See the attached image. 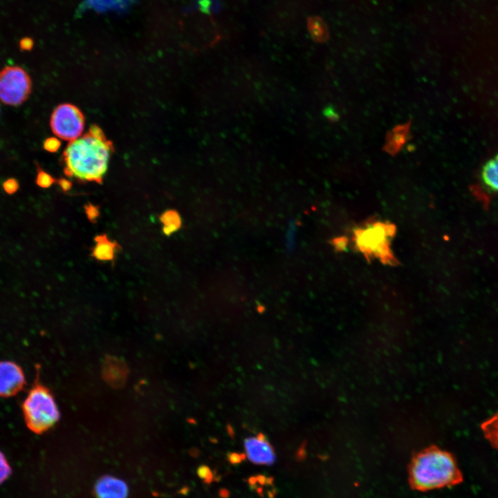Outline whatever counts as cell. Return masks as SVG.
Listing matches in <instances>:
<instances>
[{
  "mask_svg": "<svg viewBox=\"0 0 498 498\" xmlns=\"http://www.w3.org/2000/svg\"><path fill=\"white\" fill-rule=\"evenodd\" d=\"M112 149L106 138L90 133L71 141L63 155L66 175L83 181L102 182Z\"/></svg>",
  "mask_w": 498,
  "mask_h": 498,
  "instance_id": "1",
  "label": "cell"
},
{
  "mask_svg": "<svg viewBox=\"0 0 498 498\" xmlns=\"http://www.w3.org/2000/svg\"><path fill=\"white\" fill-rule=\"evenodd\" d=\"M463 480L453 456L436 448L427 449L417 454L409 468V485L420 491L453 486Z\"/></svg>",
  "mask_w": 498,
  "mask_h": 498,
  "instance_id": "2",
  "label": "cell"
},
{
  "mask_svg": "<svg viewBox=\"0 0 498 498\" xmlns=\"http://www.w3.org/2000/svg\"><path fill=\"white\" fill-rule=\"evenodd\" d=\"M23 412L28 428L38 434L49 430L59 418L52 394L41 385H35L28 392L23 403Z\"/></svg>",
  "mask_w": 498,
  "mask_h": 498,
  "instance_id": "3",
  "label": "cell"
},
{
  "mask_svg": "<svg viewBox=\"0 0 498 498\" xmlns=\"http://www.w3.org/2000/svg\"><path fill=\"white\" fill-rule=\"evenodd\" d=\"M393 227L378 222L362 228L355 233L356 246L367 255L374 256L387 262L392 261L389 239L393 234Z\"/></svg>",
  "mask_w": 498,
  "mask_h": 498,
  "instance_id": "4",
  "label": "cell"
},
{
  "mask_svg": "<svg viewBox=\"0 0 498 498\" xmlns=\"http://www.w3.org/2000/svg\"><path fill=\"white\" fill-rule=\"evenodd\" d=\"M32 80L21 67L9 66L0 71V100L8 105L18 106L30 95Z\"/></svg>",
  "mask_w": 498,
  "mask_h": 498,
  "instance_id": "5",
  "label": "cell"
},
{
  "mask_svg": "<svg viewBox=\"0 0 498 498\" xmlns=\"http://www.w3.org/2000/svg\"><path fill=\"white\" fill-rule=\"evenodd\" d=\"M50 124L57 137L71 142L81 136L84 127V118L77 107L71 104H62L52 113Z\"/></svg>",
  "mask_w": 498,
  "mask_h": 498,
  "instance_id": "6",
  "label": "cell"
},
{
  "mask_svg": "<svg viewBox=\"0 0 498 498\" xmlns=\"http://www.w3.org/2000/svg\"><path fill=\"white\" fill-rule=\"evenodd\" d=\"M244 448L247 457L253 463L271 465L275 461L276 456L273 448L261 433L256 436L246 439Z\"/></svg>",
  "mask_w": 498,
  "mask_h": 498,
  "instance_id": "7",
  "label": "cell"
},
{
  "mask_svg": "<svg viewBox=\"0 0 498 498\" xmlns=\"http://www.w3.org/2000/svg\"><path fill=\"white\" fill-rule=\"evenodd\" d=\"M25 382L21 369L10 361L0 362V396H10L19 392Z\"/></svg>",
  "mask_w": 498,
  "mask_h": 498,
  "instance_id": "8",
  "label": "cell"
},
{
  "mask_svg": "<svg viewBox=\"0 0 498 498\" xmlns=\"http://www.w3.org/2000/svg\"><path fill=\"white\" fill-rule=\"evenodd\" d=\"M97 498H127L128 487L124 481L112 476H103L95 484Z\"/></svg>",
  "mask_w": 498,
  "mask_h": 498,
  "instance_id": "9",
  "label": "cell"
},
{
  "mask_svg": "<svg viewBox=\"0 0 498 498\" xmlns=\"http://www.w3.org/2000/svg\"><path fill=\"white\" fill-rule=\"evenodd\" d=\"M410 122L394 127L386 138L384 149L389 154H396L409 138Z\"/></svg>",
  "mask_w": 498,
  "mask_h": 498,
  "instance_id": "10",
  "label": "cell"
},
{
  "mask_svg": "<svg viewBox=\"0 0 498 498\" xmlns=\"http://www.w3.org/2000/svg\"><path fill=\"white\" fill-rule=\"evenodd\" d=\"M95 241L96 243L92 250L93 257L99 261L113 260L118 246L117 243L110 241L106 234L96 236Z\"/></svg>",
  "mask_w": 498,
  "mask_h": 498,
  "instance_id": "11",
  "label": "cell"
},
{
  "mask_svg": "<svg viewBox=\"0 0 498 498\" xmlns=\"http://www.w3.org/2000/svg\"><path fill=\"white\" fill-rule=\"evenodd\" d=\"M481 176L483 183L498 194V155L484 165Z\"/></svg>",
  "mask_w": 498,
  "mask_h": 498,
  "instance_id": "12",
  "label": "cell"
},
{
  "mask_svg": "<svg viewBox=\"0 0 498 498\" xmlns=\"http://www.w3.org/2000/svg\"><path fill=\"white\" fill-rule=\"evenodd\" d=\"M160 219L163 224V231L166 235L176 232L182 225L181 216L174 210L165 211L161 214Z\"/></svg>",
  "mask_w": 498,
  "mask_h": 498,
  "instance_id": "13",
  "label": "cell"
},
{
  "mask_svg": "<svg viewBox=\"0 0 498 498\" xmlns=\"http://www.w3.org/2000/svg\"><path fill=\"white\" fill-rule=\"evenodd\" d=\"M481 428L486 439L498 450V412L484 421Z\"/></svg>",
  "mask_w": 498,
  "mask_h": 498,
  "instance_id": "14",
  "label": "cell"
},
{
  "mask_svg": "<svg viewBox=\"0 0 498 498\" xmlns=\"http://www.w3.org/2000/svg\"><path fill=\"white\" fill-rule=\"evenodd\" d=\"M308 28L311 36L317 42H322L326 38V30L324 23L317 18L308 20Z\"/></svg>",
  "mask_w": 498,
  "mask_h": 498,
  "instance_id": "15",
  "label": "cell"
},
{
  "mask_svg": "<svg viewBox=\"0 0 498 498\" xmlns=\"http://www.w3.org/2000/svg\"><path fill=\"white\" fill-rule=\"evenodd\" d=\"M55 182V179L48 173L37 167L36 183L42 188H48Z\"/></svg>",
  "mask_w": 498,
  "mask_h": 498,
  "instance_id": "16",
  "label": "cell"
},
{
  "mask_svg": "<svg viewBox=\"0 0 498 498\" xmlns=\"http://www.w3.org/2000/svg\"><path fill=\"white\" fill-rule=\"evenodd\" d=\"M11 474V468L3 455L0 451V484L6 481Z\"/></svg>",
  "mask_w": 498,
  "mask_h": 498,
  "instance_id": "17",
  "label": "cell"
},
{
  "mask_svg": "<svg viewBox=\"0 0 498 498\" xmlns=\"http://www.w3.org/2000/svg\"><path fill=\"white\" fill-rule=\"evenodd\" d=\"M198 476L203 480L205 483L210 484L214 480V474L210 468L206 465H200L197 468Z\"/></svg>",
  "mask_w": 498,
  "mask_h": 498,
  "instance_id": "18",
  "label": "cell"
},
{
  "mask_svg": "<svg viewBox=\"0 0 498 498\" xmlns=\"http://www.w3.org/2000/svg\"><path fill=\"white\" fill-rule=\"evenodd\" d=\"M286 237V248L288 250L293 248L296 234V225L294 221H290L288 225Z\"/></svg>",
  "mask_w": 498,
  "mask_h": 498,
  "instance_id": "19",
  "label": "cell"
},
{
  "mask_svg": "<svg viewBox=\"0 0 498 498\" xmlns=\"http://www.w3.org/2000/svg\"><path fill=\"white\" fill-rule=\"evenodd\" d=\"M61 146L60 140L56 137H50L45 140L44 148L49 152L57 151Z\"/></svg>",
  "mask_w": 498,
  "mask_h": 498,
  "instance_id": "20",
  "label": "cell"
},
{
  "mask_svg": "<svg viewBox=\"0 0 498 498\" xmlns=\"http://www.w3.org/2000/svg\"><path fill=\"white\" fill-rule=\"evenodd\" d=\"M3 188L7 194H14L19 189V183L15 178H10L4 181Z\"/></svg>",
  "mask_w": 498,
  "mask_h": 498,
  "instance_id": "21",
  "label": "cell"
},
{
  "mask_svg": "<svg viewBox=\"0 0 498 498\" xmlns=\"http://www.w3.org/2000/svg\"><path fill=\"white\" fill-rule=\"evenodd\" d=\"M227 457L230 463L237 464L240 463L243 460L245 459L246 455L244 454L231 452L228 454Z\"/></svg>",
  "mask_w": 498,
  "mask_h": 498,
  "instance_id": "22",
  "label": "cell"
},
{
  "mask_svg": "<svg viewBox=\"0 0 498 498\" xmlns=\"http://www.w3.org/2000/svg\"><path fill=\"white\" fill-rule=\"evenodd\" d=\"M19 46L21 50H29L33 46V41L30 38H23L19 42Z\"/></svg>",
  "mask_w": 498,
  "mask_h": 498,
  "instance_id": "23",
  "label": "cell"
},
{
  "mask_svg": "<svg viewBox=\"0 0 498 498\" xmlns=\"http://www.w3.org/2000/svg\"><path fill=\"white\" fill-rule=\"evenodd\" d=\"M86 212L88 215V217L90 220H93L95 219L98 215V211L97 209H95V207L89 205L87 207H86Z\"/></svg>",
  "mask_w": 498,
  "mask_h": 498,
  "instance_id": "24",
  "label": "cell"
},
{
  "mask_svg": "<svg viewBox=\"0 0 498 498\" xmlns=\"http://www.w3.org/2000/svg\"><path fill=\"white\" fill-rule=\"evenodd\" d=\"M89 133H90L92 136H94L95 137L105 138V136L104 135L101 129L96 125H93L91 127Z\"/></svg>",
  "mask_w": 498,
  "mask_h": 498,
  "instance_id": "25",
  "label": "cell"
},
{
  "mask_svg": "<svg viewBox=\"0 0 498 498\" xmlns=\"http://www.w3.org/2000/svg\"><path fill=\"white\" fill-rule=\"evenodd\" d=\"M57 183L61 189L65 192L68 191L72 187L71 182L66 178H60Z\"/></svg>",
  "mask_w": 498,
  "mask_h": 498,
  "instance_id": "26",
  "label": "cell"
},
{
  "mask_svg": "<svg viewBox=\"0 0 498 498\" xmlns=\"http://www.w3.org/2000/svg\"><path fill=\"white\" fill-rule=\"evenodd\" d=\"M229 495L228 490L225 488H222L219 490V495L221 498H228Z\"/></svg>",
  "mask_w": 498,
  "mask_h": 498,
  "instance_id": "27",
  "label": "cell"
}]
</instances>
